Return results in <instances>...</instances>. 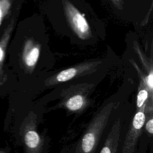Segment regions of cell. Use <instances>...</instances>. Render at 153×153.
<instances>
[{
	"label": "cell",
	"instance_id": "cell-1",
	"mask_svg": "<svg viewBox=\"0 0 153 153\" xmlns=\"http://www.w3.org/2000/svg\"><path fill=\"white\" fill-rule=\"evenodd\" d=\"M115 105L110 102L99 110L88 125L77 148L78 153H94Z\"/></svg>",
	"mask_w": 153,
	"mask_h": 153
},
{
	"label": "cell",
	"instance_id": "cell-2",
	"mask_svg": "<svg viewBox=\"0 0 153 153\" xmlns=\"http://www.w3.org/2000/svg\"><path fill=\"white\" fill-rule=\"evenodd\" d=\"M23 139L27 153H44L46 139L37 130L36 118L34 114L30 115L25 124Z\"/></svg>",
	"mask_w": 153,
	"mask_h": 153
},
{
	"label": "cell",
	"instance_id": "cell-3",
	"mask_svg": "<svg viewBox=\"0 0 153 153\" xmlns=\"http://www.w3.org/2000/svg\"><path fill=\"white\" fill-rule=\"evenodd\" d=\"M145 105L136 111L122 146L121 153H133L146 120Z\"/></svg>",
	"mask_w": 153,
	"mask_h": 153
},
{
	"label": "cell",
	"instance_id": "cell-4",
	"mask_svg": "<svg viewBox=\"0 0 153 153\" xmlns=\"http://www.w3.org/2000/svg\"><path fill=\"white\" fill-rule=\"evenodd\" d=\"M67 22L78 36L82 39H86L90 36L91 29L84 14L73 5H67L65 8Z\"/></svg>",
	"mask_w": 153,
	"mask_h": 153
},
{
	"label": "cell",
	"instance_id": "cell-5",
	"mask_svg": "<svg viewBox=\"0 0 153 153\" xmlns=\"http://www.w3.org/2000/svg\"><path fill=\"white\" fill-rule=\"evenodd\" d=\"M89 105L90 100L82 90H69L62 99V106L71 112L81 113Z\"/></svg>",
	"mask_w": 153,
	"mask_h": 153
},
{
	"label": "cell",
	"instance_id": "cell-6",
	"mask_svg": "<svg viewBox=\"0 0 153 153\" xmlns=\"http://www.w3.org/2000/svg\"><path fill=\"white\" fill-rule=\"evenodd\" d=\"M40 45L32 38L27 39L23 45L22 53V61L24 68L32 72L36 66L41 55Z\"/></svg>",
	"mask_w": 153,
	"mask_h": 153
},
{
	"label": "cell",
	"instance_id": "cell-7",
	"mask_svg": "<svg viewBox=\"0 0 153 153\" xmlns=\"http://www.w3.org/2000/svg\"><path fill=\"white\" fill-rule=\"evenodd\" d=\"M121 126V118H119L112 126L100 153H117Z\"/></svg>",
	"mask_w": 153,
	"mask_h": 153
},
{
	"label": "cell",
	"instance_id": "cell-8",
	"mask_svg": "<svg viewBox=\"0 0 153 153\" xmlns=\"http://www.w3.org/2000/svg\"><path fill=\"white\" fill-rule=\"evenodd\" d=\"M14 19H12L4 30V32L0 38V83H3L6 80L7 75L4 70V62L8 44L14 27Z\"/></svg>",
	"mask_w": 153,
	"mask_h": 153
},
{
	"label": "cell",
	"instance_id": "cell-9",
	"mask_svg": "<svg viewBox=\"0 0 153 153\" xmlns=\"http://www.w3.org/2000/svg\"><path fill=\"white\" fill-rule=\"evenodd\" d=\"M77 68H71L60 72L54 78V82H62L71 79L77 75L79 71Z\"/></svg>",
	"mask_w": 153,
	"mask_h": 153
},
{
	"label": "cell",
	"instance_id": "cell-10",
	"mask_svg": "<svg viewBox=\"0 0 153 153\" xmlns=\"http://www.w3.org/2000/svg\"><path fill=\"white\" fill-rule=\"evenodd\" d=\"M149 98V93L145 86L142 83L140 84L139 88V91L137 95L136 100V111L140 109L143 105H145L148 100Z\"/></svg>",
	"mask_w": 153,
	"mask_h": 153
},
{
	"label": "cell",
	"instance_id": "cell-11",
	"mask_svg": "<svg viewBox=\"0 0 153 153\" xmlns=\"http://www.w3.org/2000/svg\"><path fill=\"white\" fill-rule=\"evenodd\" d=\"M14 0H0V26L10 13Z\"/></svg>",
	"mask_w": 153,
	"mask_h": 153
},
{
	"label": "cell",
	"instance_id": "cell-12",
	"mask_svg": "<svg viewBox=\"0 0 153 153\" xmlns=\"http://www.w3.org/2000/svg\"><path fill=\"white\" fill-rule=\"evenodd\" d=\"M146 120L145 122V129L146 131L152 135L153 134V112H150L149 114H145Z\"/></svg>",
	"mask_w": 153,
	"mask_h": 153
}]
</instances>
